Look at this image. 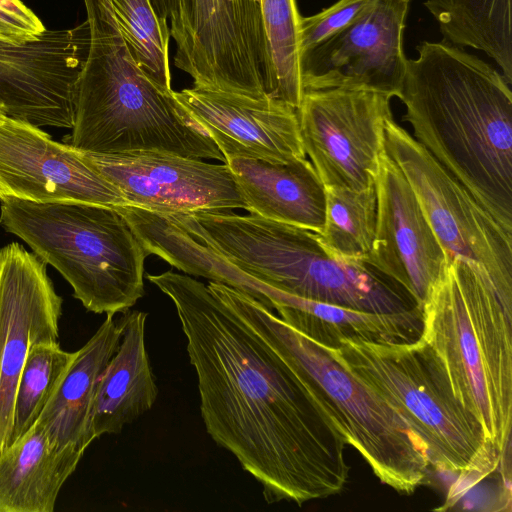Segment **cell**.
<instances>
[{"mask_svg":"<svg viewBox=\"0 0 512 512\" xmlns=\"http://www.w3.org/2000/svg\"><path fill=\"white\" fill-rule=\"evenodd\" d=\"M147 279L168 296L187 340L209 436L262 486L268 504L340 493L345 436L297 372L204 283L172 270Z\"/></svg>","mask_w":512,"mask_h":512,"instance_id":"1","label":"cell"},{"mask_svg":"<svg viewBox=\"0 0 512 512\" xmlns=\"http://www.w3.org/2000/svg\"><path fill=\"white\" fill-rule=\"evenodd\" d=\"M397 96L414 138L512 233V91L503 74L447 41L420 42Z\"/></svg>","mask_w":512,"mask_h":512,"instance_id":"2","label":"cell"},{"mask_svg":"<svg viewBox=\"0 0 512 512\" xmlns=\"http://www.w3.org/2000/svg\"><path fill=\"white\" fill-rule=\"evenodd\" d=\"M419 337L436 376L510 461L512 314L477 266L449 257L422 307Z\"/></svg>","mask_w":512,"mask_h":512,"instance_id":"3","label":"cell"},{"mask_svg":"<svg viewBox=\"0 0 512 512\" xmlns=\"http://www.w3.org/2000/svg\"><path fill=\"white\" fill-rule=\"evenodd\" d=\"M209 289L301 377L326 407L381 483L413 493L428 477L425 444L377 392L334 356L331 348L287 325L253 297L222 283Z\"/></svg>","mask_w":512,"mask_h":512,"instance_id":"4","label":"cell"},{"mask_svg":"<svg viewBox=\"0 0 512 512\" xmlns=\"http://www.w3.org/2000/svg\"><path fill=\"white\" fill-rule=\"evenodd\" d=\"M0 226L53 266L90 312L122 313L144 295L150 254L116 207L7 198Z\"/></svg>","mask_w":512,"mask_h":512,"instance_id":"5","label":"cell"},{"mask_svg":"<svg viewBox=\"0 0 512 512\" xmlns=\"http://www.w3.org/2000/svg\"><path fill=\"white\" fill-rule=\"evenodd\" d=\"M331 350L409 423L425 444L429 464L457 477L449 503L466 485L510 464L436 376L418 339L389 343L343 339Z\"/></svg>","mask_w":512,"mask_h":512,"instance_id":"6","label":"cell"},{"mask_svg":"<svg viewBox=\"0 0 512 512\" xmlns=\"http://www.w3.org/2000/svg\"><path fill=\"white\" fill-rule=\"evenodd\" d=\"M385 151L402 171L449 257L474 263L512 314V233L393 118Z\"/></svg>","mask_w":512,"mask_h":512,"instance_id":"7","label":"cell"},{"mask_svg":"<svg viewBox=\"0 0 512 512\" xmlns=\"http://www.w3.org/2000/svg\"><path fill=\"white\" fill-rule=\"evenodd\" d=\"M174 64L193 87L254 98L270 95L273 69L258 0H179Z\"/></svg>","mask_w":512,"mask_h":512,"instance_id":"8","label":"cell"},{"mask_svg":"<svg viewBox=\"0 0 512 512\" xmlns=\"http://www.w3.org/2000/svg\"><path fill=\"white\" fill-rule=\"evenodd\" d=\"M392 98L366 87L304 89L296 109L300 135L324 187L363 191L375 185Z\"/></svg>","mask_w":512,"mask_h":512,"instance_id":"9","label":"cell"},{"mask_svg":"<svg viewBox=\"0 0 512 512\" xmlns=\"http://www.w3.org/2000/svg\"><path fill=\"white\" fill-rule=\"evenodd\" d=\"M88 46L87 21L71 29L45 30L21 44L0 41V104L5 114L39 128L72 129Z\"/></svg>","mask_w":512,"mask_h":512,"instance_id":"10","label":"cell"},{"mask_svg":"<svg viewBox=\"0 0 512 512\" xmlns=\"http://www.w3.org/2000/svg\"><path fill=\"white\" fill-rule=\"evenodd\" d=\"M78 153L119 189L127 205L181 214L247 208L226 163L153 151Z\"/></svg>","mask_w":512,"mask_h":512,"instance_id":"11","label":"cell"},{"mask_svg":"<svg viewBox=\"0 0 512 512\" xmlns=\"http://www.w3.org/2000/svg\"><path fill=\"white\" fill-rule=\"evenodd\" d=\"M46 265L16 242L0 250V454L11 444L16 389L29 349L59 337L63 300Z\"/></svg>","mask_w":512,"mask_h":512,"instance_id":"12","label":"cell"},{"mask_svg":"<svg viewBox=\"0 0 512 512\" xmlns=\"http://www.w3.org/2000/svg\"><path fill=\"white\" fill-rule=\"evenodd\" d=\"M411 0H376L353 24L300 58L305 88L354 86L397 97L406 73Z\"/></svg>","mask_w":512,"mask_h":512,"instance_id":"13","label":"cell"},{"mask_svg":"<svg viewBox=\"0 0 512 512\" xmlns=\"http://www.w3.org/2000/svg\"><path fill=\"white\" fill-rule=\"evenodd\" d=\"M7 198L127 205L119 189L77 150L39 127L5 116L0 119V201Z\"/></svg>","mask_w":512,"mask_h":512,"instance_id":"14","label":"cell"},{"mask_svg":"<svg viewBox=\"0 0 512 512\" xmlns=\"http://www.w3.org/2000/svg\"><path fill=\"white\" fill-rule=\"evenodd\" d=\"M376 227L368 265L397 283L420 310L449 260L406 177L384 150L375 178Z\"/></svg>","mask_w":512,"mask_h":512,"instance_id":"15","label":"cell"},{"mask_svg":"<svg viewBox=\"0 0 512 512\" xmlns=\"http://www.w3.org/2000/svg\"><path fill=\"white\" fill-rule=\"evenodd\" d=\"M172 95L210 136L225 160L287 163L306 158L296 109L282 100L197 87L173 90Z\"/></svg>","mask_w":512,"mask_h":512,"instance_id":"16","label":"cell"},{"mask_svg":"<svg viewBox=\"0 0 512 512\" xmlns=\"http://www.w3.org/2000/svg\"><path fill=\"white\" fill-rule=\"evenodd\" d=\"M246 210L319 234L325 220V188L306 158L272 163L254 158L226 160Z\"/></svg>","mask_w":512,"mask_h":512,"instance_id":"17","label":"cell"},{"mask_svg":"<svg viewBox=\"0 0 512 512\" xmlns=\"http://www.w3.org/2000/svg\"><path fill=\"white\" fill-rule=\"evenodd\" d=\"M106 314L94 335L74 356L37 423L58 447L83 450L95 440L92 414L98 383L122 337L121 317Z\"/></svg>","mask_w":512,"mask_h":512,"instance_id":"18","label":"cell"},{"mask_svg":"<svg viewBox=\"0 0 512 512\" xmlns=\"http://www.w3.org/2000/svg\"><path fill=\"white\" fill-rule=\"evenodd\" d=\"M147 313L122 312V337L98 383L92 414L95 439L118 434L151 409L158 396L145 343Z\"/></svg>","mask_w":512,"mask_h":512,"instance_id":"19","label":"cell"},{"mask_svg":"<svg viewBox=\"0 0 512 512\" xmlns=\"http://www.w3.org/2000/svg\"><path fill=\"white\" fill-rule=\"evenodd\" d=\"M84 452L58 448L35 422L0 454V512H52Z\"/></svg>","mask_w":512,"mask_h":512,"instance_id":"20","label":"cell"},{"mask_svg":"<svg viewBox=\"0 0 512 512\" xmlns=\"http://www.w3.org/2000/svg\"><path fill=\"white\" fill-rule=\"evenodd\" d=\"M274 310L287 325L333 349L343 339L377 343L414 341L422 327L417 307L406 312L373 313L285 293Z\"/></svg>","mask_w":512,"mask_h":512,"instance_id":"21","label":"cell"},{"mask_svg":"<svg viewBox=\"0 0 512 512\" xmlns=\"http://www.w3.org/2000/svg\"><path fill=\"white\" fill-rule=\"evenodd\" d=\"M443 40L485 53L512 84V0H425Z\"/></svg>","mask_w":512,"mask_h":512,"instance_id":"22","label":"cell"},{"mask_svg":"<svg viewBox=\"0 0 512 512\" xmlns=\"http://www.w3.org/2000/svg\"><path fill=\"white\" fill-rule=\"evenodd\" d=\"M325 188V220L318 241L333 259L368 265L376 227L375 185L363 191Z\"/></svg>","mask_w":512,"mask_h":512,"instance_id":"23","label":"cell"},{"mask_svg":"<svg viewBox=\"0 0 512 512\" xmlns=\"http://www.w3.org/2000/svg\"><path fill=\"white\" fill-rule=\"evenodd\" d=\"M273 69L270 96L297 109L303 96L299 30L301 14L296 0H261Z\"/></svg>","mask_w":512,"mask_h":512,"instance_id":"24","label":"cell"},{"mask_svg":"<svg viewBox=\"0 0 512 512\" xmlns=\"http://www.w3.org/2000/svg\"><path fill=\"white\" fill-rule=\"evenodd\" d=\"M116 20L136 62L164 91L172 92L169 23L151 0H111Z\"/></svg>","mask_w":512,"mask_h":512,"instance_id":"25","label":"cell"},{"mask_svg":"<svg viewBox=\"0 0 512 512\" xmlns=\"http://www.w3.org/2000/svg\"><path fill=\"white\" fill-rule=\"evenodd\" d=\"M73 356L58 341L37 343L29 349L16 389L11 443L37 421Z\"/></svg>","mask_w":512,"mask_h":512,"instance_id":"26","label":"cell"},{"mask_svg":"<svg viewBox=\"0 0 512 512\" xmlns=\"http://www.w3.org/2000/svg\"><path fill=\"white\" fill-rule=\"evenodd\" d=\"M376 0H337L311 16H301L299 30L300 58L353 24Z\"/></svg>","mask_w":512,"mask_h":512,"instance_id":"27","label":"cell"},{"mask_svg":"<svg viewBox=\"0 0 512 512\" xmlns=\"http://www.w3.org/2000/svg\"><path fill=\"white\" fill-rule=\"evenodd\" d=\"M46 30L40 18L21 0H0V41L21 44Z\"/></svg>","mask_w":512,"mask_h":512,"instance_id":"28","label":"cell"},{"mask_svg":"<svg viewBox=\"0 0 512 512\" xmlns=\"http://www.w3.org/2000/svg\"><path fill=\"white\" fill-rule=\"evenodd\" d=\"M158 17L172 26L178 16L179 0H151Z\"/></svg>","mask_w":512,"mask_h":512,"instance_id":"29","label":"cell"},{"mask_svg":"<svg viewBox=\"0 0 512 512\" xmlns=\"http://www.w3.org/2000/svg\"><path fill=\"white\" fill-rule=\"evenodd\" d=\"M5 116H7V115L5 114L4 109H3V107L0 104V119H2Z\"/></svg>","mask_w":512,"mask_h":512,"instance_id":"30","label":"cell"}]
</instances>
